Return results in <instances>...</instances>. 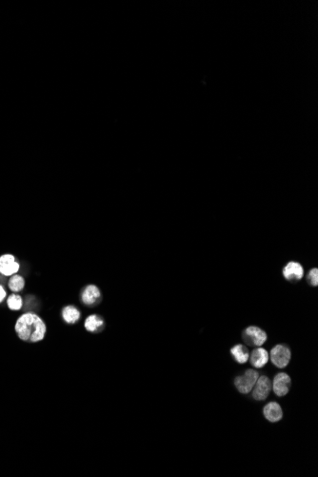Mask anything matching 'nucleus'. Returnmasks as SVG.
Returning <instances> with one entry per match:
<instances>
[{
	"label": "nucleus",
	"mask_w": 318,
	"mask_h": 477,
	"mask_svg": "<svg viewBox=\"0 0 318 477\" xmlns=\"http://www.w3.org/2000/svg\"><path fill=\"white\" fill-rule=\"evenodd\" d=\"M103 326V320L97 314H93L89 316L85 321V328L89 331H96L101 329Z\"/></svg>",
	"instance_id": "14"
},
{
	"label": "nucleus",
	"mask_w": 318,
	"mask_h": 477,
	"mask_svg": "<svg viewBox=\"0 0 318 477\" xmlns=\"http://www.w3.org/2000/svg\"><path fill=\"white\" fill-rule=\"evenodd\" d=\"M7 305L12 311H19L23 306V299L17 294H13L8 297Z\"/></svg>",
	"instance_id": "16"
},
{
	"label": "nucleus",
	"mask_w": 318,
	"mask_h": 477,
	"mask_svg": "<svg viewBox=\"0 0 318 477\" xmlns=\"http://www.w3.org/2000/svg\"><path fill=\"white\" fill-rule=\"evenodd\" d=\"M291 377L284 373L278 374L272 382V390L277 396H284L287 395L291 388Z\"/></svg>",
	"instance_id": "8"
},
{
	"label": "nucleus",
	"mask_w": 318,
	"mask_h": 477,
	"mask_svg": "<svg viewBox=\"0 0 318 477\" xmlns=\"http://www.w3.org/2000/svg\"><path fill=\"white\" fill-rule=\"evenodd\" d=\"M20 265L13 254L6 253L0 256V274L4 276H12L17 274Z\"/></svg>",
	"instance_id": "6"
},
{
	"label": "nucleus",
	"mask_w": 318,
	"mask_h": 477,
	"mask_svg": "<svg viewBox=\"0 0 318 477\" xmlns=\"http://www.w3.org/2000/svg\"><path fill=\"white\" fill-rule=\"evenodd\" d=\"M15 329L21 340L29 343L41 341L46 334L45 323L34 313L22 314L17 320Z\"/></svg>",
	"instance_id": "1"
},
{
	"label": "nucleus",
	"mask_w": 318,
	"mask_h": 477,
	"mask_svg": "<svg viewBox=\"0 0 318 477\" xmlns=\"http://www.w3.org/2000/svg\"><path fill=\"white\" fill-rule=\"evenodd\" d=\"M291 350L286 345H276L271 349L270 351L271 362L279 369H283L288 366L291 360Z\"/></svg>",
	"instance_id": "4"
},
{
	"label": "nucleus",
	"mask_w": 318,
	"mask_h": 477,
	"mask_svg": "<svg viewBox=\"0 0 318 477\" xmlns=\"http://www.w3.org/2000/svg\"><path fill=\"white\" fill-rule=\"evenodd\" d=\"M250 362L254 368L260 369L264 367L269 361V352L263 348H257L251 351Z\"/></svg>",
	"instance_id": "10"
},
{
	"label": "nucleus",
	"mask_w": 318,
	"mask_h": 477,
	"mask_svg": "<svg viewBox=\"0 0 318 477\" xmlns=\"http://www.w3.org/2000/svg\"><path fill=\"white\" fill-rule=\"evenodd\" d=\"M8 286H9V288L12 292L19 293V292L23 291V289L25 287V279L21 276L16 274V275L11 276V278L9 280V283H8Z\"/></svg>",
	"instance_id": "13"
},
{
	"label": "nucleus",
	"mask_w": 318,
	"mask_h": 477,
	"mask_svg": "<svg viewBox=\"0 0 318 477\" xmlns=\"http://www.w3.org/2000/svg\"><path fill=\"white\" fill-rule=\"evenodd\" d=\"M100 299V291L95 285L88 286L84 291L82 300L86 305H93Z\"/></svg>",
	"instance_id": "11"
},
{
	"label": "nucleus",
	"mask_w": 318,
	"mask_h": 477,
	"mask_svg": "<svg viewBox=\"0 0 318 477\" xmlns=\"http://www.w3.org/2000/svg\"><path fill=\"white\" fill-rule=\"evenodd\" d=\"M271 390V383L268 377H259L252 388V397L257 401H263L268 397Z\"/></svg>",
	"instance_id": "5"
},
{
	"label": "nucleus",
	"mask_w": 318,
	"mask_h": 477,
	"mask_svg": "<svg viewBox=\"0 0 318 477\" xmlns=\"http://www.w3.org/2000/svg\"><path fill=\"white\" fill-rule=\"evenodd\" d=\"M282 274L285 279L291 282H297L304 276V269L302 265L295 261H291L283 268Z\"/></svg>",
	"instance_id": "7"
},
{
	"label": "nucleus",
	"mask_w": 318,
	"mask_h": 477,
	"mask_svg": "<svg viewBox=\"0 0 318 477\" xmlns=\"http://www.w3.org/2000/svg\"><path fill=\"white\" fill-rule=\"evenodd\" d=\"M62 314H63L64 320L68 323H75L80 317V313L78 312V310L76 308H74L73 306L66 307L63 310Z\"/></svg>",
	"instance_id": "15"
},
{
	"label": "nucleus",
	"mask_w": 318,
	"mask_h": 477,
	"mask_svg": "<svg viewBox=\"0 0 318 477\" xmlns=\"http://www.w3.org/2000/svg\"><path fill=\"white\" fill-rule=\"evenodd\" d=\"M6 296H7V293H6L5 289H4V287L0 284V303L6 298Z\"/></svg>",
	"instance_id": "18"
},
{
	"label": "nucleus",
	"mask_w": 318,
	"mask_h": 477,
	"mask_svg": "<svg viewBox=\"0 0 318 477\" xmlns=\"http://www.w3.org/2000/svg\"><path fill=\"white\" fill-rule=\"evenodd\" d=\"M259 377V374L254 370H248L244 375L239 376L235 379L236 389L241 394H249L251 392L255 382Z\"/></svg>",
	"instance_id": "3"
},
{
	"label": "nucleus",
	"mask_w": 318,
	"mask_h": 477,
	"mask_svg": "<svg viewBox=\"0 0 318 477\" xmlns=\"http://www.w3.org/2000/svg\"><path fill=\"white\" fill-rule=\"evenodd\" d=\"M242 338L247 345L260 347L267 341L268 336L263 329L255 326H251L243 331Z\"/></svg>",
	"instance_id": "2"
},
{
	"label": "nucleus",
	"mask_w": 318,
	"mask_h": 477,
	"mask_svg": "<svg viewBox=\"0 0 318 477\" xmlns=\"http://www.w3.org/2000/svg\"><path fill=\"white\" fill-rule=\"evenodd\" d=\"M263 412H264L265 418L271 423L278 422L283 417V411H282L280 405L276 402H269L265 406Z\"/></svg>",
	"instance_id": "9"
},
{
	"label": "nucleus",
	"mask_w": 318,
	"mask_h": 477,
	"mask_svg": "<svg viewBox=\"0 0 318 477\" xmlns=\"http://www.w3.org/2000/svg\"><path fill=\"white\" fill-rule=\"evenodd\" d=\"M307 280L311 286L317 287L318 285V271L317 268L312 269L307 276Z\"/></svg>",
	"instance_id": "17"
},
{
	"label": "nucleus",
	"mask_w": 318,
	"mask_h": 477,
	"mask_svg": "<svg viewBox=\"0 0 318 477\" xmlns=\"http://www.w3.org/2000/svg\"><path fill=\"white\" fill-rule=\"evenodd\" d=\"M231 354L233 355L234 359L239 364H245L249 360L250 357V352L246 346L235 345L231 349Z\"/></svg>",
	"instance_id": "12"
}]
</instances>
